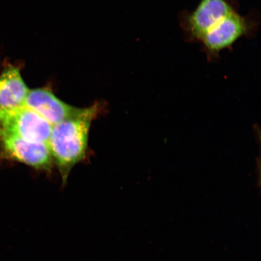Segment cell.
<instances>
[{"instance_id": "cell-1", "label": "cell", "mask_w": 261, "mask_h": 261, "mask_svg": "<svg viewBox=\"0 0 261 261\" xmlns=\"http://www.w3.org/2000/svg\"><path fill=\"white\" fill-rule=\"evenodd\" d=\"M100 112L98 103L81 108L74 116L51 126L47 145L63 186L66 185L71 169L86 156L90 127Z\"/></svg>"}, {"instance_id": "cell-2", "label": "cell", "mask_w": 261, "mask_h": 261, "mask_svg": "<svg viewBox=\"0 0 261 261\" xmlns=\"http://www.w3.org/2000/svg\"><path fill=\"white\" fill-rule=\"evenodd\" d=\"M51 125L24 106L0 113V133L47 145Z\"/></svg>"}, {"instance_id": "cell-3", "label": "cell", "mask_w": 261, "mask_h": 261, "mask_svg": "<svg viewBox=\"0 0 261 261\" xmlns=\"http://www.w3.org/2000/svg\"><path fill=\"white\" fill-rule=\"evenodd\" d=\"M0 159L21 162L45 171H50L54 164L45 143L31 142L2 133H0Z\"/></svg>"}, {"instance_id": "cell-4", "label": "cell", "mask_w": 261, "mask_h": 261, "mask_svg": "<svg viewBox=\"0 0 261 261\" xmlns=\"http://www.w3.org/2000/svg\"><path fill=\"white\" fill-rule=\"evenodd\" d=\"M252 28L249 19L236 11L215 24L200 41L208 57H217L220 51L230 47L238 39L249 34Z\"/></svg>"}, {"instance_id": "cell-5", "label": "cell", "mask_w": 261, "mask_h": 261, "mask_svg": "<svg viewBox=\"0 0 261 261\" xmlns=\"http://www.w3.org/2000/svg\"><path fill=\"white\" fill-rule=\"evenodd\" d=\"M234 11L228 0H201L193 12L185 15L182 25L189 39L200 41L212 27Z\"/></svg>"}, {"instance_id": "cell-6", "label": "cell", "mask_w": 261, "mask_h": 261, "mask_svg": "<svg viewBox=\"0 0 261 261\" xmlns=\"http://www.w3.org/2000/svg\"><path fill=\"white\" fill-rule=\"evenodd\" d=\"M51 126L63 122L81 110L59 99L51 91L45 88L29 90L24 105Z\"/></svg>"}, {"instance_id": "cell-7", "label": "cell", "mask_w": 261, "mask_h": 261, "mask_svg": "<svg viewBox=\"0 0 261 261\" xmlns=\"http://www.w3.org/2000/svg\"><path fill=\"white\" fill-rule=\"evenodd\" d=\"M29 90L19 68L6 65L0 75V113L23 106Z\"/></svg>"}]
</instances>
